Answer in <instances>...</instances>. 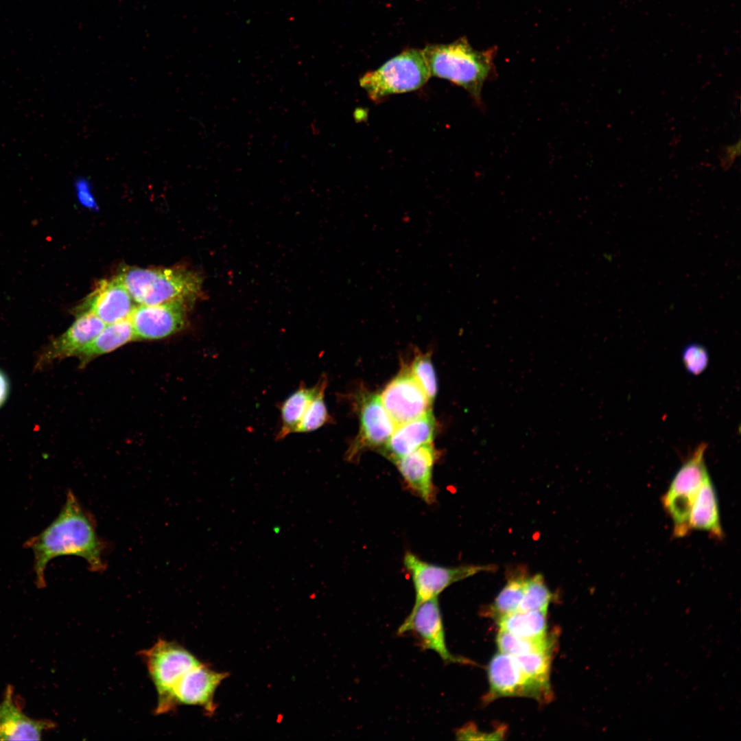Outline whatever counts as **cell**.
I'll return each mask as SVG.
<instances>
[{
  "label": "cell",
  "mask_w": 741,
  "mask_h": 741,
  "mask_svg": "<svg viewBox=\"0 0 741 741\" xmlns=\"http://www.w3.org/2000/svg\"><path fill=\"white\" fill-rule=\"evenodd\" d=\"M226 673L218 672L200 663L185 673L177 681L172 692L173 710L178 705H198L209 714L214 711V693L226 677Z\"/></svg>",
  "instance_id": "obj_16"
},
{
  "label": "cell",
  "mask_w": 741,
  "mask_h": 741,
  "mask_svg": "<svg viewBox=\"0 0 741 741\" xmlns=\"http://www.w3.org/2000/svg\"><path fill=\"white\" fill-rule=\"evenodd\" d=\"M436 459V450L429 443L394 462L408 487L427 504L435 499L432 476Z\"/></svg>",
  "instance_id": "obj_18"
},
{
  "label": "cell",
  "mask_w": 741,
  "mask_h": 741,
  "mask_svg": "<svg viewBox=\"0 0 741 741\" xmlns=\"http://www.w3.org/2000/svg\"><path fill=\"white\" fill-rule=\"evenodd\" d=\"M557 637L556 632H553L552 633H548L545 637L542 638L526 639L515 636L507 631L499 629L496 637V642L499 652L517 657L555 647Z\"/></svg>",
  "instance_id": "obj_24"
},
{
  "label": "cell",
  "mask_w": 741,
  "mask_h": 741,
  "mask_svg": "<svg viewBox=\"0 0 741 741\" xmlns=\"http://www.w3.org/2000/svg\"><path fill=\"white\" fill-rule=\"evenodd\" d=\"M91 187L90 180L83 176L78 178L74 183L76 196L80 204L88 208L94 209L96 207V202Z\"/></svg>",
  "instance_id": "obj_30"
},
{
  "label": "cell",
  "mask_w": 741,
  "mask_h": 741,
  "mask_svg": "<svg viewBox=\"0 0 741 741\" xmlns=\"http://www.w3.org/2000/svg\"><path fill=\"white\" fill-rule=\"evenodd\" d=\"M75 316L73 324L62 334L51 340L40 352L36 369H42L54 361L75 357L106 325L91 313L84 312Z\"/></svg>",
  "instance_id": "obj_15"
},
{
  "label": "cell",
  "mask_w": 741,
  "mask_h": 741,
  "mask_svg": "<svg viewBox=\"0 0 741 741\" xmlns=\"http://www.w3.org/2000/svg\"><path fill=\"white\" fill-rule=\"evenodd\" d=\"M357 406L360 431L349 450L350 458L364 449L380 450L396 427L379 395L367 391L362 392L359 395Z\"/></svg>",
  "instance_id": "obj_13"
},
{
  "label": "cell",
  "mask_w": 741,
  "mask_h": 741,
  "mask_svg": "<svg viewBox=\"0 0 741 741\" xmlns=\"http://www.w3.org/2000/svg\"><path fill=\"white\" fill-rule=\"evenodd\" d=\"M436 429L435 419L429 412L414 420L397 425L381 453L395 462L416 449L432 443Z\"/></svg>",
  "instance_id": "obj_19"
},
{
  "label": "cell",
  "mask_w": 741,
  "mask_h": 741,
  "mask_svg": "<svg viewBox=\"0 0 741 741\" xmlns=\"http://www.w3.org/2000/svg\"><path fill=\"white\" fill-rule=\"evenodd\" d=\"M136 303L118 276L104 279L75 309V315L89 312L106 325L130 318Z\"/></svg>",
  "instance_id": "obj_14"
},
{
  "label": "cell",
  "mask_w": 741,
  "mask_h": 741,
  "mask_svg": "<svg viewBox=\"0 0 741 741\" xmlns=\"http://www.w3.org/2000/svg\"><path fill=\"white\" fill-rule=\"evenodd\" d=\"M9 382L4 373L0 370V407L5 402L9 393Z\"/></svg>",
  "instance_id": "obj_32"
},
{
  "label": "cell",
  "mask_w": 741,
  "mask_h": 741,
  "mask_svg": "<svg viewBox=\"0 0 741 741\" xmlns=\"http://www.w3.org/2000/svg\"><path fill=\"white\" fill-rule=\"evenodd\" d=\"M130 318L108 324L75 356L80 366L84 367L93 359L109 353L135 340Z\"/></svg>",
  "instance_id": "obj_21"
},
{
  "label": "cell",
  "mask_w": 741,
  "mask_h": 741,
  "mask_svg": "<svg viewBox=\"0 0 741 741\" xmlns=\"http://www.w3.org/2000/svg\"><path fill=\"white\" fill-rule=\"evenodd\" d=\"M740 154V141L734 144L722 146L719 151V160L721 167L727 171L733 164L736 158Z\"/></svg>",
  "instance_id": "obj_31"
},
{
  "label": "cell",
  "mask_w": 741,
  "mask_h": 741,
  "mask_svg": "<svg viewBox=\"0 0 741 741\" xmlns=\"http://www.w3.org/2000/svg\"><path fill=\"white\" fill-rule=\"evenodd\" d=\"M707 445L699 444L682 464L661 498L665 512L672 522V535L683 538L692 531L690 517L694 502L707 475L705 460Z\"/></svg>",
  "instance_id": "obj_4"
},
{
  "label": "cell",
  "mask_w": 741,
  "mask_h": 741,
  "mask_svg": "<svg viewBox=\"0 0 741 741\" xmlns=\"http://www.w3.org/2000/svg\"><path fill=\"white\" fill-rule=\"evenodd\" d=\"M488 675L489 690L484 703L506 696L530 697L540 703H548L552 698L550 686L528 677L514 656L502 652L495 655L489 663Z\"/></svg>",
  "instance_id": "obj_8"
},
{
  "label": "cell",
  "mask_w": 741,
  "mask_h": 741,
  "mask_svg": "<svg viewBox=\"0 0 741 741\" xmlns=\"http://www.w3.org/2000/svg\"><path fill=\"white\" fill-rule=\"evenodd\" d=\"M24 548L33 552L35 583L39 589L46 586L47 564L58 556L81 557L87 563L89 569L94 572H102L106 568L104 554L108 544L99 537L93 516L71 490L67 491L65 502L56 519L39 534L28 539Z\"/></svg>",
  "instance_id": "obj_1"
},
{
  "label": "cell",
  "mask_w": 741,
  "mask_h": 741,
  "mask_svg": "<svg viewBox=\"0 0 741 741\" xmlns=\"http://www.w3.org/2000/svg\"><path fill=\"white\" fill-rule=\"evenodd\" d=\"M410 371L432 403L438 388L436 373L429 354L416 355Z\"/></svg>",
  "instance_id": "obj_27"
},
{
  "label": "cell",
  "mask_w": 741,
  "mask_h": 741,
  "mask_svg": "<svg viewBox=\"0 0 741 741\" xmlns=\"http://www.w3.org/2000/svg\"><path fill=\"white\" fill-rule=\"evenodd\" d=\"M137 305L183 303L204 298L202 275L187 268H125L117 275Z\"/></svg>",
  "instance_id": "obj_3"
},
{
  "label": "cell",
  "mask_w": 741,
  "mask_h": 741,
  "mask_svg": "<svg viewBox=\"0 0 741 741\" xmlns=\"http://www.w3.org/2000/svg\"><path fill=\"white\" fill-rule=\"evenodd\" d=\"M681 360L687 373L699 375L707 368L709 362L707 349L697 342L686 345L682 351Z\"/></svg>",
  "instance_id": "obj_28"
},
{
  "label": "cell",
  "mask_w": 741,
  "mask_h": 741,
  "mask_svg": "<svg viewBox=\"0 0 741 741\" xmlns=\"http://www.w3.org/2000/svg\"><path fill=\"white\" fill-rule=\"evenodd\" d=\"M430 76L422 50L409 49L365 73L360 84L370 98L378 101L391 94L418 89Z\"/></svg>",
  "instance_id": "obj_5"
},
{
  "label": "cell",
  "mask_w": 741,
  "mask_h": 741,
  "mask_svg": "<svg viewBox=\"0 0 741 741\" xmlns=\"http://www.w3.org/2000/svg\"><path fill=\"white\" fill-rule=\"evenodd\" d=\"M553 594L548 588L543 576L537 574L529 577L517 611H548Z\"/></svg>",
  "instance_id": "obj_26"
},
{
  "label": "cell",
  "mask_w": 741,
  "mask_h": 741,
  "mask_svg": "<svg viewBox=\"0 0 741 741\" xmlns=\"http://www.w3.org/2000/svg\"><path fill=\"white\" fill-rule=\"evenodd\" d=\"M505 728L499 727L495 731L484 733L478 729L474 724H468L456 731L458 740H501L504 736Z\"/></svg>",
  "instance_id": "obj_29"
},
{
  "label": "cell",
  "mask_w": 741,
  "mask_h": 741,
  "mask_svg": "<svg viewBox=\"0 0 741 741\" xmlns=\"http://www.w3.org/2000/svg\"><path fill=\"white\" fill-rule=\"evenodd\" d=\"M547 612L517 611L497 620L499 629L521 638L544 637L548 635Z\"/></svg>",
  "instance_id": "obj_23"
},
{
  "label": "cell",
  "mask_w": 741,
  "mask_h": 741,
  "mask_svg": "<svg viewBox=\"0 0 741 741\" xmlns=\"http://www.w3.org/2000/svg\"><path fill=\"white\" fill-rule=\"evenodd\" d=\"M496 49L477 50L466 38L449 44L427 45L422 49L430 75L464 89L478 103L484 82L494 73Z\"/></svg>",
  "instance_id": "obj_2"
},
{
  "label": "cell",
  "mask_w": 741,
  "mask_h": 741,
  "mask_svg": "<svg viewBox=\"0 0 741 741\" xmlns=\"http://www.w3.org/2000/svg\"><path fill=\"white\" fill-rule=\"evenodd\" d=\"M157 693L154 714L173 710L172 692L180 677L201 662L178 644L163 639L140 652Z\"/></svg>",
  "instance_id": "obj_6"
},
{
  "label": "cell",
  "mask_w": 741,
  "mask_h": 741,
  "mask_svg": "<svg viewBox=\"0 0 741 741\" xmlns=\"http://www.w3.org/2000/svg\"><path fill=\"white\" fill-rule=\"evenodd\" d=\"M690 528L708 533L716 540L723 539L718 497L709 473L706 475L700 487L692 508Z\"/></svg>",
  "instance_id": "obj_20"
},
{
  "label": "cell",
  "mask_w": 741,
  "mask_h": 741,
  "mask_svg": "<svg viewBox=\"0 0 741 741\" xmlns=\"http://www.w3.org/2000/svg\"><path fill=\"white\" fill-rule=\"evenodd\" d=\"M48 719H35L26 715L14 694L8 685L0 703V740H39L45 731L55 727Z\"/></svg>",
  "instance_id": "obj_17"
},
{
  "label": "cell",
  "mask_w": 741,
  "mask_h": 741,
  "mask_svg": "<svg viewBox=\"0 0 741 741\" xmlns=\"http://www.w3.org/2000/svg\"><path fill=\"white\" fill-rule=\"evenodd\" d=\"M555 647L515 657L525 674L544 685L550 686V669Z\"/></svg>",
  "instance_id": "obj_25"
},
{
  "label": "cell",
  "mask_w": 741,
  "mask_h": 741,
  "mask_svg": "<svg viewBox=\"0 0 741 741\" xmlns=\"http://www.w3.org/2000/svg\"><path fill=\"white\" fill-rule=\"evenodd\" d=\"M327 378L323 375L311 387L301 381L296 390L278 406L279 426L275 434L281 440L292 434L308 433L331 423L325 402Z\"/></svg>",
  "instance_id": "obj_7"
},
{
  "label": "cell",
  "mask_w": 741,
  "mask_h": 741,
  "mask_svg": "<svg viewBox=\"0 0 741 741\" xmlns=\"http://www.w3.org/2000/svg\"><path fill=\"white\" fill-rule=\"evenodd\" d=\"M403 564L410 574L415 590L414 604L438 597L447 587L482 572H494L493 565H467L445 567L425 561L412 552H407Z\"/></svg>",
  "instance_id": "obj_9"
},
{
  "label": "cell",
  "mask_w": 741,
  "mask_h": 741,
  "mask_svg": "<svg viewBox=\"0 0 741 741\" xmlns=\"http://www.w3.org/2000/svg\"><path fill=\"white\" fill-rule=\"evenodd\" d=\"M413 633L423 649L430 650L445 662L471 664L466 658L451 654L447 646L445 633L438 597L413 606L410 614L400 625L398 633Z\"/></svg>",
  "instance_id": "obj_10"
},
{
  "label": "cell",
  "mask_w": 741,
  "mask_h": 741,
  "mask_svg": "<svg viewBox=\"0 0 741 741\" xmlns=\"http://www.w3.org/2000/svg\"><path fill=\"white\" fill-rule=\"evenodd\" d=\"M191 308L183 303L137 305L130 317L136 340H161L180 332Z\"/></svg>",
  "instance_id": "obj_11"
},
{
  "label": "cell",
  "mask_w": 741,
  "mask_h": 741,
  "mask_svg": "<svg viewBox=\"0 0 741 741\" xmlns=\"http://www.w3.org/2000/svg\"><path fill=\"white\" fill-rule=\"evenodd\" d=\"M380 398L396 425L430 412L432 403L408 369L401 371L386 386Z\"/></svg>",
  "instance_id": "obj_12"
},
{
  "label": "cell",
  "mask_w": 741,
  "mask_h": 741,
  "mask_svg": "<svg viewBox=\"0 0 741 741\" xmlns=\"http://www.w3.org/2000/svg\"><path fill=\"white\" fill-rule=\"evenodd\" d=\"M528 578L527 571L523 567L510 572L506 585L492 604L485 610L484 615L498 620L504 615L515 612Z\"/></svg>",
  "instance_id": "obj_22"
}]
</instances>
